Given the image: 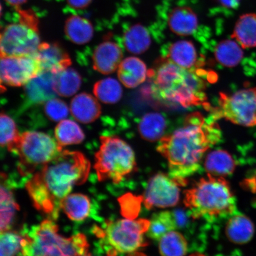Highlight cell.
Wrapping results in <instances>:
<instances>
[{
	"label": "cell",
	"mask_w": 256,
	"mask_h": 256,
	"mask_svg": "<svg viewBox=\"0 0 256 256\" xmlns=\"http://www.w3.org/2000/svg\"><path fill=\"white\" fill-rule=\"evenodd\" d=\"M220 138L216 123H206L202 114L194 112L186 118L183 126L159 140L156 150L167 160L169 175L183 186L199 169L204 154Z\"/></svg>",
	"instance_id": "obj_1"
},
{
	"label": "cell",
	"mask_w": 256,
	"mask_h": 256,
	"mask_svg": "<svg viewBox=\"0 0 256 256\" xmlns=\"http://www.w3.org/2000/svg\"><path fill=\"white\" fill-rule=\"evenodd\" d=\"M90 171V163L82 152L62 150L33 176L26 188L34 206L56 219L62 200L75 186L85 183Z\"/></svg>",
	"instance_id": "obj_2"
},
{
	"label": "cell",
	"mask_w": 256,
	"mask_h": 256,
	"mask_svg": "<svg viewBox=\"0 0 256 256\" xmlns=\"http://www.w3.org/2000/svg\"><path fill=\"white\" fill-rule=\"evenodd\" d=\"M209 76H211L210 73L200 68H182L167 58H162L156 68L148 72L156 97L183 108L202 105L206 110L210 108L206 92Z\"/></svg>",
	"instance_id": "obj_3"
},
{
	"label": "cell",
	"mask_w": 256,
	"mask_h": 256,
	"mask_svg": "<svg viewBox=\"0 0 256 256\" xmlns=\"http://www.w3.org/2000/svg\"><path fill=\"white\" fill-rule=\"evenodd\" d=\"M184 203L194 219L208 220L232 216L236 200L225 178L210 175L185 192Z\"/></svg>",
	"instance_id": "obj_4"
},
{
	"label": "cell",
	"mask_w": 256,
	"mask_h": 256,
	"mask_svg": "<svg viewBox=\"0 0 256 256\" xmlns=\"http://www.w3.org/2000/svg\"><path fill=\"white\" fill-rule=\"evenodd\" d=\"M20 256H81L88 252L86 236L79 233L66 238L52 220H44L24 234Z\"/></svg>",
	"instance_id": "obj_5"
},
{
	"label": "cell",
	"mask_w": 256,
	"mask_h": 256,
	"mask_svg": "<svg viewBox=\"0 0 256 256\" xmlns=\"http://www.w3.org/2000/svg\"><path fill=\"white\" fill-rule=\"evenodd\" d=\"M94 168L99 181L120 184L136 168L135 154L129 144L116 136H101Z\"/></svg>",
	"instance_id": "obj_6"
},
{
	"label": "cell",
	"mask_w": 256,
	"mask_h": 256,
	"mask_svg": "<svg viewBox=\"0 0 256 256\" xmlns=\"http://www.w3.org/2000/svg\"><path fill=\"white\" fill-rule=\"evenodd\" d=\"M150 220L126 218L108 222L104 228H94V233L103 240L107 251L131 254L147 243L144 234L148 232Z\"/></svg>",
	"instance_id": "obj_7"
},
{
	"label": "cell",
	"mask_w": 256,
	"mask_h": 256,
	"mask_svg": "<svg viewBox=\"0 0 256 256\" xmlns=\"http://www.w3.org/2000/svg\"><path fill=\"white\" fill-rule=\"evenodd\" d=\"M62 151V146L47 134L28 131L20 135L11 152L19 156L18 170L27 176L40 169Z\"/></svg>",
	"instance_id": "obj_8"
},
{
	"label": "cell",
	"mask_w": 256,
	"mask_h": 256,
	"mask_svg": "<svg viewBox=\"0 0 256 256\" xmlns=\"http://www.w3.org/2000/svg\"><path fill=\"white\" fill-rule=\"evenodd\" d=\"M215 119L224 118L238 126H256V87L228 95L220 92L218 106L213 108Z\"/></svg>",
	"instance_id": "obj_9"
},
{
	"label": "cell",
	"mask_w": 256,
	"mask_h": 256,
	"mask_svg": "<svg viewBox=\"0 0 256 256\" xmlns=\"http://www.w3.org/2000/svg\"><path fill=\"white\" fill-rule=\"evenodd\" d=\"M38 33L21 24L7 26L0 38L1 57L35 55L41 44Z\"/></svg>",
	"instance_id": "obj_10"
},
{
	"label": "cell",
	"mask_w": 256,
	"mask_h": 256,
	"mask_svg": "<svg viewBox=\"0 0 256 256\" xmlns=\"http://www.w3.org/2000/svg\"><path fill=\"white\" fill-rule=\"evenodd\" d=\"M42 72L36 55L1 57L2 84L20 87L27 84Z\"/></svg>",
	"instance_id": "obj_11"
},
{
	"label": "cell",
	"mask_w": 256,
	"mask_h": 256,
	"mask_svg": "<svg viewBox=\"0 0 256 256\" xmlns=\"http://www.w3.org/2000/svg\"><path fill=\"white\" fill-rule=\"evenodd\" d=\"M180 184L170 176L162 172L150 179L143 196L147 209L176 206L180 200Z\"/></svg>",
	"instance_id": "obj_12"
},
{
	"label": "cell",
	"mask_w": 256,
	"mask_h": 256,
	"mask_svg": "<svg viewBox=\"0 0 256 256\" xmlns=\"http://www.w3.org/2000/svg\"><path fill=\"white\" fill-rule=\"evenodd\" d=\"M43 72L54 74L68 68L72 60L66 51L57 43H41L36 54Z\"/></svg>",
	"instance_id": "obj_13"
},
{
	"label": "cell",
	"mask_w": 256,
	"mask_h": 256,
	"mask_svg": "<svg viewBox=\"0 0 256 256\" xmlns=\"http://www.w3.org/2000/svg\"><path fill=\"white\" fill-rule=\"evenodd\" d=\"M122 58V51L118 44L110 41L104 42L94 50V68L103 74H110L119 67Z\"/></svg>",
	"instance_id": "obj_14"
},
{
	"label": "cell",
	"mask_w": 256,
	"mask_h": 256,
	"mask_svg": "<svg viewBox=\"0 0 256 256\" xmlns=\"http://www.w3.org/2000/svg\"><path fill=\"white\" fill-rule=\"evenodd\" d=\"M54 76L52 72H42L24 86L25 94L28 102L34 104H41L56 98Z\"/></svg>",
	"instance_id": "obj_15"
},
{
	"label": "cell",
	"mask_w": 256,
	"mask_h": 256,
	"mask_svg": "<svg viewBox=\"0 0 256 256\" xmlns=\"http://www.w3.org/2000/svg\"><path fill=\"white\" fill-rule=\"evenodd\" d=\"M148 72L142 60L136 57H129L120 64L118 76L122 84L127 88H134L146 81Z\"/></svg>",
	"instance_id": "obj_16"
},
{
	"label": "cell",
	"mask_w": 256,
	"mask_h": 256,
	"mask_svg": "<svg viewBox=\"0 0 256 256\" xmlns=\"http://www.w3.org/2000/svg\"><path fill=\"white\" fill-rule=\"evenodd\" d=\"M70 110L75 119L82 124H90L101 114V106L94 96L82 92L72 98Z\"/></svg>",
	"instance_id": "obj_17"
},
{
	"label": "cell",
	"mask_w": 256,
	"mask_h": 256,
	"mask_svg": "<svg viewBox=\"0 0 256 256\" xmlns=\"http://www.w3.org/2000/svg\"><path fill=\"white\" fill-rule=\"evenodd\" d=\"M166 58L185 69H198L202 66L201 62L198 60L196 48L192 42L188 40H178L172 44Z\"/></svg>",
	"instance_id": "obj_18"
},
{
	"label": "cell",
	"mask_w": 256,
	"mask_h": 256,
	"mask_svg": "<svg viewBox=\"0 0 256 256\" xmlns=\"http://www.w3.org/2000/svg\"><path fill=\"white\" fill-rule=\"evenodd\" d=\"M170 28L179 36H188L194 34L198 26L197 15L188 7L174 8L168 16Z\"/></svg>",
	"instance_id": "obj_19"
},
{
	"label": "cell",
	"mask_w": 256,
	"mask_h": 256,
	"mask_svg": "<svg viewBox=\"0 0 256 256\" xmlns=\"http://www.w3.org/2000/svg\"><path fill=\"white\" fill-rule=\"evenodd\" d=\"M226 232L230 242L244 244L254 236V226L247 216L242 214H234L226 224Z\"/></svg>",
	"instance_id": "obj_20"
},
{
	"label": "cell",
	"mask_w": 256,
	"mask_h": 256,
	"mask_svg": "<svg viewBox=\"0 0 256 256\" xmlns=\"http://www.w3.org/2000/svg\"><path fill=\"white\" fill-rule=\"evenodd\" d=\"M236 162L225 150H215L208 154L204 161V168L208 175L222 177L231 175L234 172Z\"/></svg>",
	"instance_id": "obj_21"
},
{
	"label": "cell",
	"mask_w": 256,
	"mask_h": 256,
	"mask_svg": "<svg viewBox=\"0 0 256 256\" xmlns=\"http://www.w3.org/2000/svg\"><path fill=\"white\" fill-rule=\"evenodd\" d=\"M232 36L243 49L256 48V14L242 16L236 22Z\"/></svg>",
	"instance_id": "obj_22"
},
{
	"label": "cell",
	"mask_w": 256,
	"mask_h": 256,
	"mask_svg": "<svg viewBox=\"0 0 256 256\" xmlns=\"http://www.w3.org/2000/svg\"><path fill=\"white\" fill-rule=\"evenodd\" d=\"M167 126L165 118L162 114L152 112L142 117L138 124L140 136L149 142H156L163 137Z\"/></svg>",
	"instance_id": "obj_23"
},
{
	"label": "cell",
	"mask_w": 256,
	"mask_h": 256,
	"mask_svg": "<svg viewBox=\"0 0 256 256\" xmlns=\"http://www.w3.org/2000/svg\"><path fill=\"white\" fill-rule=\"evenodd\" d=\"M124 42L128 52L142 54L146 52L151 46L152 39L148 31L144 26L136 24L124 32Z\"/></svg>",
	"instance_id": "obj_24"
},
{
	"label": "cell",
	"mask_w": 256,
	"mask_h": 256,
	"mask_svg": "<svg viewBox=\"0 0 256 256\" xmlns=\"http://www.w3.org/2000/svg\"><path fill=\"white\" fill-rule=\"evenodd\" d=\"M60 208L70 220L81 222L87 218L90 213V200L83 194H68L62 200Z\"/></svg>",
	"instance_id": "obj_25"
},
{
	"label": "cell",
	"mask_w": 256,
	"mask_h": 256,
	"mask_svg": "<svg viewBox=\"0 0 256 256\" xmlns=\"http://www.w3.org/2000/svg\"><path fill=\"white\" fill-rule=\"evenodd\" d=\"M65 32L72 42L78 44L89 42L94 36V28L90 22L78 16H72L67 19Z\"/></svg>",
	"instance_id": "obj_26"
},
{
	"label": "cell",
	"mask_w": 256,
	"mask_h": 256,
	"mask_svg": "<svg viewBox=\"0 0 256 256\" xmlns=\"http://www.w3.org/2000/svg\"><path fill=\"white\" fill-rule=\"evenodd\" d=\"M82 78L74 69L67 68L54 76V88L56 94L62 97H70L79 90Z\"/></svg>",
	"instance_id": "obj_27"
},
{
	"label": "cell",
	"mask_w": 256,
	"mask_h": 256,
	"mask_svg": "<svg viewBox=\"0 0 256 256\" xmlns=\"http://www.w3.org/2000/svg\"><path fill=\"white\" fill-rule=\"evenodd\" d=\"M242 49L235 40H222L216 48V58L224 66L232 68L241 62L244 56Z\"/></svg>",
	"instance_id": "obj_28"
},
{
	"label": "cell",
	"mask_w": 256,
	"mask_h": 256,
	"mask_svg": "<svg viewBox=\"0 0 256 256\" xmlns=\"http://www.w3.org/2000/svg\"><path fill=\"white\" fill-rule=\"evenodd\" d=\"M178 226V220L174 214L162 211L152 216L147 234L152 239L160 240L166 234L174 231Z\"/></svg>",
	"instance_id": "obj_29"
},
{
	"label": "cell",
	"mask_w": 256,
	"mask_h": 256,
	"mask_svg": "<svg viewBox=\"0 0 256 256\" xmlns=\"http://www.w3.org/2000/svg\"><path fill=\"white\" fill-rule=\"evenodd\" d=\"M56 142L62 146L78 144L85 138L82 128L74 121L64 120L60 122L55 130Z\"/></svg>",
	"instance_id": "obj_30"
},
{
	"label": "cell",
	"mask_w": 256,
	"mask_h": 256,
	"mask_svg": "<svg viewBox=\"0 0 256 256\" xmlns=\"http://www.w3.org/2000/svg\"><path fill=\"white\" fill-rule=\"evenodd\" d=\"M94 92L96 98L102 103L114 104L122 97L123 90L116 79L106 78L96 83Z\"/></svg>",
	"instance_id": "obj_31"
},
{
	"label": "cell",
	"mask_w": 256,
	"mask_h": 256,
	"mask_svg": "<svg viewBox=\"0 0 256 256\" xmlns=\"http://www.w3.org/2000/svg\"><path fill=\"white\" fill-rule=\"evenodd\" d=\"M188 248L184 236L175 230L166 234L159 240V250L162 256H184Z\"/></svg>",
	"instance_id": "obj_32"
},
{
	"label": "cell",
	"mask_w": 256,
	"mask_h": 256,
	"mask_svg": "<svg viewBox=\"0 0 256 256\" xmlns=\"http://www.w3.org/2000/svg\"><path fill=\"white\" fill-rule=\"evenodd\" d=\"M1 210H0V228L1 232L8 231L14 220L18 206L16 202L14 194L5 186H1Z\"/></svg>",
	"instance_id": "obj_33"
},
{
	"label": "cell",
	"mask_w": 256,
	"mask_h": 256,
	"mask_svg": "<svg viewBox=\"0 0 256 256\" xmlns=\"http://www.w3.org/2000/svg\"><path fill=\"white\" fill-rule=\"evenodd\" d=\"M0 121H1L0 143L2 146L7 147L8 151L11 152L15 144L18 142L20 135H19L14 121L8 115L2 113Z\"/></svg>",
	"instance_id": "obj_34"
},
{
	"label": "cell",
	"mask_w": 256,
	"mask_h": 256,
	"mask_svg": "<svg viewBox=\"0 0 256 256\" xmlns=\"http://www.w3.org/2000/svg\"><path fill=\"white\" fill-rule=\"evenodd\" d=\"M24 236L12 232H1L0 250L1 256H15L21 252Z\"/></svg>",
	"instance_id": "obj_35"
},
{
	"label": "cell",
	"mask_w": 256,
	"mask_h": 256,
	"mask_svg": "<svg viewBox=\"0 0 256 256\" xmlns=\"http://www.w3.org/2000/svg\"><path fill=\"white\" fill-rule=\"evenodd\" d=\"M44 111L48 118L54 122L62 121L69 114L68 106L64 101L56 98L44 104Z\"/></svg>",
	"instance_id": "obj_36"
},
{
	"label": "cell",
	"mask_w": 256,
	"mask_h": 256,
	"mask_svg": "<svg viewBox=\"0 0 256 256\" xmlns=\"http://www.w3.org/2000/svg\"><path fill=\"white\" fill-rule=\"evenodd\" d=\"M16 8L17 9L19 15L20 23L26 26L32 30L39 32V28H38L39 22L34 12L31 10H22L18 8Z\"/></svg>",
	"instance_id": "obj_37"
},
{
	"label": "cell",
	"mask_w": 256,
	"mask_h": 256,
	"mask_svg": "<svg viewBox=\"0 0 256 256\" xmlns=\"http://www.w3.org/2000/svg\"><path fill=\"white\" fill-rule=\"evenodd\" d=\"M92 0H67L68 4L74 8L84 9L90 5Z\"/></svg>",
	"instance_id": "obj_38"
},
{
	"label": "cell",
	"mask_w": 256,
	"mask_h": 256,
	"mask_svg": "<svg viewBox=\"0 0 256 256\" xmlns=\"http://www.w3.org/2000/svg\"><path fill=\"white\" fill-rule=\"evenodd\" d=\"M224 7L228 8H236L238 7L240 0H218Z\"/></svg>",
	"instance_id": "obj_39"
},
{
	"label": "cell",
	"mask_w": 256,
	"mask_h": 256,
	"mask_svg": "<svg viewBox=\"0 0 256 256\" xmlns=\"http://www.w3.org/2000/svg\"><path fill=\"white\" fill-rule=\"evenodd\" d=\"M8 4L18 8L19 6L24 4L28 0H6Z\"/></svg>",
	"instance_id": "obj_40"
},
{
	"label": "cell",
	"mask_w": 256,
	"mask_h": 256,
	"mask_svg": "<svg viewBox=\"0 0 256 256\" xmlns=\"http://www.w3.org/2000/svg\"><path fill=\"white\" fill-rule=\"evenodd\" d=\"M128 256H147L145 254H142L140 252H134L132 254H129Z\"/></svg>",
	"instance_id": "obj_41"
},
{
	"label": "cell",
	"mask_w": 256,
	"mask_h": 256,
	"mask_svg": "<svg viewBox=\"0 0 256 256\" xmlns=\"http://www.w3.org/2000/svg\"><path fill=\"white\" fill-rule=\"evenodd\" d=\"M190 256H204L202 254H191Z\"/></svg>",
	"instance_id": "obj_42"
},
{
	"label": "cell",
	"mask_w": 256,
	"mask_h": 256,
	"mask_svg": "<svg viewBox=\"0 0 256 256\" xmlns=\"http://www.w3.org/2000/svg\"><path fill=\"white\" fill-rule=\"evenodd\" d=\"M81 256H92L90 254H88H88H86L84 255H82Z\"/></svg>",
	"instance_id": "obj_43"
}]
</instances>
